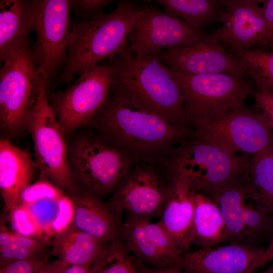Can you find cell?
<instances>
[{"instance_id":"36","label":"cell","mask_w":273,"mask_h":273,"mask_svg":"<svg viewBox=\"0 0 273 273\" xmlns=\"http://www.w3.org/2000/svg\"><path fill=\"white\" fill-rule=\"evenodd\" d=\"M253 95L257 109L262 113L273 129V93L256 89Z\"/></svg>"},{"instance_id":"20","label":"cell","mask_w":273,"mask_h":273,"mask_svg":"<svg viewBox=\"0 0 273 273\" xmlns=\"http://www.w3.org/2000/svg\"><path fill=\"white\" fill-rule=\"evenodd\" d=\"M36 166L30 155L8 139L0 140V190L4 211L19 204L22 192L31 184Z\"/></svg>"},{"instance_id":"34","label":"cell","mask_w":273,"mask_h":273,"mask_svg":"<svg viewBox=\"0 0 273 273\" xmlns=\"http://www.w3.org/2000/svg\"><path fill=\"white\" fill-rule=\"evenodd\" d=\"M111 0H71V7L77 20L90 19L103 12L104 9L111 4Z\"/></svg>"},{"instance_id":"39","label":"cell","mask_w":273,"mask_h":273,"mask_svg":"<svg viewBox=\"0 0 273 273\" xmlns=\"http://www.w3.org/2000/svg\"><path fill=\"white\" fill-rule=\"evenodd\" d=\"M65 273H94L90 267L81 265H70Z\"/></svg>"},{"instance_id":"17","label":"cell","mask_w":273,"mask_h":273,"mask_svg":"<svg viewBox=\"0 0 273 273\" xmlns=\"http://www.w3.org/2000/svg\"><path fill=\"white\" fill-rule=\"evenodd\" d=\"M263 1H223L217 22L222 26L210 35L227 51L234 53L256 48L265 30Z\"/></svg>"},{"instance_id":"9","label":"cell","mask_w":273,"mask_h":273,"mask_svg":"<svg viewBox=\"0 0 273 273\" xmlns=\"http://www.w3.org/2000/svg\"><path fill=\"white\" fill-rule=\"evenodd\" d=\"M110 61L85 71L65 90L48 96L66 139L85 127L107 100L111 88Z\"/></svg>"},{"instance_id":"4","label":"cell","mask_w":273,"mask_h":273,"mask_svg":"<svg viewBox=\"0 0 273 273\" xmlns=\"http://www.w3.org/2000/svg\"><path fill=\"white\" fill-rule=\"evenodd\" d=\"M251 157L233 154L193 132L160 163L167 174L184 176L194 192L208 196L225 182L247 174Z\"/></svg>"},{"instance_id":"11","label":"cell","mask_w":273,"mask_h":273,"mask_svg":"<svg viewBox=\"0 0 273 273\" xmlns=\"http://www.w3.org/2000/svg\"><path fill=\"white\" fill-rule=\"evenodd\" d=\"M193 132L233 154L249 156L262 151L273 139V129L262 113L245 103L200 123Z\"/></svg>"},{"instance_id":"16","label":"cell","mask_w":273,"mask_h":273,"mask_svg":"<svg viewBox=\"0 0 273 273\" xmlns=\"http://www.w3.org/2000/svg\"><path fill=\"white\" fill-rule=\"evenodd\" d=\"M120 239L130 253L156 270L180 269L179 250L159 222L128 216L122 223Z\"/></svg>"},{"instance_id":"6","label":"cell","mask_w":273,"mask_h":273,"mask_svg":"<svg viewBox=\"0 0 273 273\" xmlns=\"http://www.w3.org/2000/svg\"><path fill=\"white\" fill-rule=\"evenodd\" d=\"M68 159L72 178L79 189L101 198L116 188L134 161L88 128L72 137Z\"/></svg>"},{"instance_id":"7","label":"cell","mask_w":273,"mask_h":273,"mask_svg":"<svg viewBox=\"0 0 273 273\" xmlns=\"http://www.w3.org/2000/svg\"><path fill=\"white\" fill-rule=\"evenodd\" d=\"M166 67L179 88L193 127L245 104L246 97L255 91L249 78L223 73L187 75Z\"/></svg>"},{"instance_id":"21","label":"cell","mask_w":273,"mask_h":273,"mask_svg":"<svg viewBox=\"0 0 273 273\" xmlns=\"http://www.w3.org/2000/svg\"><path fill=\"white\" fill-rule=\"evenodd\" d=\"M69 196L76 227L105 242L120 238L122 223L100 197L82 189Z\"/></svg>"},{"instance_id":"2","label":"cell","mask_w":273,"mask_h":273,"mask_svg":"<svg viewBox=\"0 0 273 273\" xmlns=\"http://www.w3.org/2000/svg\"><path fill=\"white\" fill-rule=\"evenodd\" d=\"M110 92L132 106L191 129L179 88L157 54L136 53L127 44L113 59Z\"/></svg>"},{"instance_id":"22","label":"cell","mask_w":273,"mask_h":273,"mask_svg":"<svg viewBox=\"0 0 273 273\" xmlns=\"http://www.w3.org/2000/svg\"><path fill=\"white\" fill-rule=\"evenodd\" d=\"M36 0L0 1V61L26 44L33 30Z\"/></svg>"},{"instance_id":"26","label":"cell","mask_w":273,"mask_h":273,"mask_svg":"<svg viewBox=\"0 0 273 273\" xmlns=\"http://www.w3.org/2000/svg\"><path fill=\"white\" fill-rule=\"evenodd\" d=\"M166 13L182 20L191 27L200 29L217 22L223 1L157 0Z\"/></svg>"},{"instance_id":"19","label":"cell","mask_w":273,"mask_h":273,"mask_svg":"<svg viewBox=\"0 0 273 273\" xmlns=\"http://www.w3.org/2000/svg\"><path fill=\"white\" fill-rule=\"evenodd\" d=\"M167 193L159 221L176 247L183 252L192 244L191 230L195 208V192L187 178L167 174Z\"/></svg>"},{"instance_id":"15","label":"cell","mask_w":273,"mask_h":273,"mask_svg":"<svg viewBox=\"0 0 273 273\" xmlns=\"http://www.w3.org/2000/svg\"><path fill=\"white\" fill-rule=\"evenodd\" d=\"M206 35L179 18L151 6L131 32L128 45L136 53L158 54L170 48L191 44Z\"/></svg>"},{"instance_id":"40","label":"cell","mask_w":273,"mask_h":273,"mask_svg":"<svg viewBox=\"0 0 273 273\" xmlns=\"http://www.w3.org/2000/svg\"><path fill=\"white\" fill-rule=\"evenodd\" d=\"M272 260H273V236L268 246L265 249V254L262 259L263 265Z\"/></svg>"},{"instance_id":"37","label":"cell","mask_w":273,"mask_h":273,"mask_svg":"<svg viewBox=\"0 0 273 273\" xmlns=\"http://www.w3.org/2000/svg\"><path fill=\"white\" fill-rule=\"evenodd\" d=\"M265 30L262 40L256 48H261L273 38V0H265L262 2Z\"/></svg>"},{"instance_id":"13","label":"cell","mask_w":273,"mask_h":273,"mask_svg":"<svg viewBox=\"0 0 273 273\" xmlns=\"http://www.w3.org/2000/svg\"><path fill=\"white\" fill-rule=\"evenodd\" d=\"M122 179L107 204L120 220L123 214L151 220L160 216L167 193V181L153 165L137 163Z\"/></svg>"},{"instance_id":"10","label":"cell","mask_w":273,"mask_h":273,"mask_svg":"<svg viewBox=\"0 0 273 273\" xmlns=\"http://www.w3.org/2000/svg\"><path fill=\"white\" fill-rule=\"evenodd\" d=\"M247 174L235 177L208 196L218 206L225 227V242L255 245L273 234V215L256 207Z\"/></svg>"},{"instance_id":"5","label":"cell","mask_w":273,"mask_h":273,"mask_svg":"<svg viewBox=\"0 0 273 273\" xmlns=\"http://www.w3.org/2000/svg\"><path fill=\"white\" fill-rule=\"evenodd\" d=\"M1 63L0 129L2 138L10 140L27 131L28 118L46 76L36 64L30 39Z\"/></svg>"},{"instance_id":"24","label":"cell","mask_w":273,"mask_h":273,"mask_svg":"<svg viewBox=\"0 0 273 273\" xmlns=\"http://www.w3.org/2000/svg\"><path fill=\"white\" fill-rule=\"evenodd\" d=\"M195 208L191 239L200 248L216 246L225 242V227L217 204L208 197L195 192Z\"/></svg>"},{"instance_id":"42","label":"cell","mask_w":273,"mask_h":273,"mask_svg":"<svg viewBox=\"0 0 273 273\" xmlns=\"http://www.w3.org/2000/svg\"><path fill=\"white\" fill-rule=\"evenodd\" d=\"M260 48L273 51V38L268 41L265 45Z\"/></svg>"},{"instance_id":"23","label":"cell","mask_w":273,"mask_h":273,"mask_svg":"<svg viewBox=\"0 0 273 273\" xmlns=\"http://www.w3.org/2000/svg\"><path fill=\"white\" fill-rule=\"evenodd\" d=\"M54 237L51 255L68 266L91 267L102 255L108 242L79 230L73 223Z\"/></svg>"},{"instance_id":"32","label":"cell","mask_w":273,"mask_h":273,"mask_svg":"<svg viewBox=\"0 0 273 273\" xmlns=\"http://www.w3.org/2000/svg\"><path fill=\"white\" fill-rule=\"evenodd\" d=\"M8 214L10 221L15 233L35 239L46 237L33 216L24 206L18 205Z\"/></svg>"},{"instance_id":"28","label":"cell","mask_w":273,"mask_h":273,"mask_svg":"<svg viewBox=\"0 0 273 273\" xmlns=\"http://www.w3.org/2000/svg\"><path fill=\"white\" fill-rule=\"evenodd\" d=\"M234 55L243 64L256 89L273 93V51L253 48Z\"/></svg>"},{"instance_id":"27","label":"cell","mask_w":273,"mask_h":273,"mask_svg":"<svg viewBox=\"0 0 273 273\" xmlns=\"http://www.w3.org/2000/svg\"><path fill=\"white\" fill-rule=\"evenodd\" d=\"M52 240L45 237L35 239L10 232L2 224L0 232V268L9 263L48 254Z\"/></svg>"},{"instance_id":"29","label":"cell","mask_w":273,"mask_h":273,"mask_svg":"<svg viewBox=\"0 0 273 273\" xmlns=\"http://www.w3.org/2000/svg\"><path fill=\"white\" fill-rule=\"evenodd\" d=\"M130 254L120 238L111 240L90 267L94 273H142Z\"/></svg>"},{"instance_id":"38","label":"cell","mask_w":273,"mask_h":273,"mask_svg":"<svg viewBox=\"0 0 273 273\" xmlns=\"http://www.w3.org/2000/svg\"><path fill=\"white\" fill-rule=\"evenodd\" d=\"M69 266L60 259L43 264L34 273H65Z\"/></svg>"},{"instance_id":"41","label":"cell","mask_w":273,"mask_h":273,"mask_svg":"<svg viewBox=\"0 0 273 273\" xmlns=\"http://www.w3.org/2000/svg\"><path fill=\"white\" fill-rule=\"evenodd\" d=\"M142 273H186L179 269H169L165 270H156L151 268L144 269Z\"/></svg>"},{"instance_id":"31","label":"cell","mask_w":273,"mask_h":273,"mask_svg":"<svg viewBox=\"0 0 273 273\" xmlns=\"http://www.w3.org/2000/svg\"><path fill=\"white\" fill-rule=\"evenodd\" d=\"M59 199H43L22 205L28 210L46 237L56 218Z\"/></svg>"},{"instance_id":"8","label":"cell","mask_w":273,"mask_h":273,"mask_svg":"<svg viewBox=\"0 0 273 273\" xmlns=\"http://www.w3.org/2000/svg\"><path fill=\"white\" fill-rule=\"evenodd\" d=\"M35 163L41 174L68 195L77 192L70 169L66 138L49 101L47 78L42 80L28 118Z\"/></svg>"},{"instance_id":"14","label":"cell","mask_w":273,"mask_h":273,"mask_svg":"<svg viewBox=\"0 0 273 273\" xmlns=\"http://www.w3.org/2000/svg\"><path fill=\"white\" fill-rule=\"evenodd\" d=\"M165 66L183 74H228L248 78L241 61L210 34L193 43L170 48L157 54Z\"/></svg>"},{"instance_id":"33","label":"cell","mask_w":273,"mask_h":273,"mask_svg":"<svg viewBox=\"0 0 273 273\" xmlns=\"http://www.w3.org/2000/svg\"><path fill=\"white\" fill-rule=\"evenodd\" d=\"M59 209L56 218L47 235L54 237L66 230L73 222L74 209L72 202L67 193L58 200Z\"/></svg>"},{"instance_id":"3","label":"cell","mask_w":273,"mask_h":273,"mask_svg":"<svg viewBox=\"0 0 273 273\" xmlns=\"http://www.w3.org/2000/svg\"><path fill=\"white\" fill-rule=\"evenodd\" d=\"M149 8L122 1L109 14L103 12L88 20L73 19L67 59L56 84L69 85L76 75L121 53L137 22Z\"/></svg>"},{"instance_id":"12","label":"cell","mask_w":273,"mask_h":273,"mask_svg":"<svg viewBox=\"0 0 273 273\" xmlns=\"http://www.w3.org/2000/svg\"><path fill=\"white\" fill-rule=\"evenodd\" d=\"M70 0H36L32 47L38 68L46 76L48 94L68 56L71 33Z\"/></svg>"},{"instance_id":"25","label":"cell","mask_w":273,"mask_h":273,"mask_svg":"<svg viewBox=\"0 0 273 273\" xmlns=\"http://www.w3.org/2000/svg\"><path fill=\"white\" fill-rule=\"evenodd\" d=\"M247 175L255 206L273 215V139L264 149L251 156Z\"/></svg>"},{"instance_id":"18","label":"cell","mask_w":273,"mask_h":273,"mask_svg":"<svg viewBox=\"0 0 273 273\" xmlns=\"http://www.w3.org/2000/svg\"><path fill=\"white\" fill-rule=\"evenodd\" d=\"M263 247L232 243L183 253L180 269L186 273H255L263 266Z\"/></svg>"},{"instance_id":"30","label":"cell","mask_w":273,"mask_h":273,"mask_svg":"<svg viewBox=\"0 0 273 273\" xmlns=\"http://www.w3.org/2000/svg\"><path fill=\"white\" fill-rule=\"evenodd\" d=\"M66 193L44 175L40 174L39 179L22 192L18 205H24L47 199H59Z\"/></svg>"},{"instance_id":"1","label":"cell","mask_w":273,"mask_h":273,"mask_svg":"<svg viewBox=\"0 0 273 273\" xmlns=\"http://www.w3.org/2000/svg\"><path fill=\"white\" fill-rule=\"evenodd\" d=\"M134 163H160L171 151L193 134L161 116L108 97L85 126Z\"/></svg>"},{"instance_id":"35","label":"cell","mask_w":273,"mask_h":273,"mask_svg":"<svg viewBox=\"0 0 273 273\" xmlns=\"http://www.w3.org/2000/svg\"><path fill=\"white\" fill-rule=\"evenodd\" d=\"M49 255L12 261L1 267L0 273H34L48 261Z\"/></svg>"},{"instance_id":"43","label":"cell","mask_w":273,"mask_h":273,"mask_svg":"<svg viewBox=\"0 0 273 273\" xmlns=\"http://www.w3.org/2000/svg\"><path fill=\"white\" fill-rule=\"evenodd\" d=\"M255 273H273V263L265 269L261 271H256Z\"/></svg>"}]
</instances>
